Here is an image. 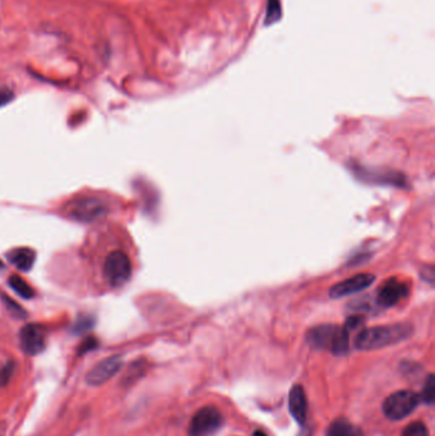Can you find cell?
<instances>
[{
    "label": "cell",
    "instance_id": "obj_15",
    "mask_svg": "<svg viewBox=\"0 0 435 436\" xmlns=\"http://www.w3.org/2000/svg\"><path fill=\"white\" fill-rule=\"evenodd\" d=\"M282 17L281 3L280 0H268L267 4V12H266V26L274 25L279 22Z\"/></svg>",
    "mask_w": 435,
    "mask_h": 436
},
{
    "label": "cell",
    "instance_id": "obj_7",
    "mask_svg": "<svg viewBox=\"0 0 435 436\" xmlns=\"http://www.w3.org/2000/svg\"><path fill=\"white\" fill-rule=\"evenodd\" d=\"M374 281H375V276L372 273L355 274L347 280L336 283L335 286L329 290V296L332 299H341V298L354 295L371 287Z\"/></svg>",
    "mask_w": 435,
    "mask_h": 436
},
{
    "label": "cell",
    "instance_id": "obj_14",
    "mask_svg": "<svg viewBox=\"0 0 435 436\" xmlns=\"http://www.w3.org/2000/svg\"><path fill=\"white\" fill-rule=\"evenodd\" d=\"M8 283H10V287L14 290V292H17L21 298H23L26 300H30V299L34 298L35 293H34L32 287L25 280H22L19 276H12V277H10Z\"/></svg>",
    "mask_w": 435,
    "mask_h": 436
},
{
    "label": "cell",
    "instance_id": "obj_8",
    "mask_svg": "<svg viewBox=\"0 0 435 436\" xmlns=\"http://www.w3.org/2000/svg\"><path fill=\"white\" fill-rule=\"evenodd\" d=\"M19 342L25 354L36 356L45 350L46 335L40 324H27L19 332Z\"/></svg>",
    "mask_w": 435,
    "mask_h": 436
},
{
    "label": "cell",
    "instance_id": "obj_1",
    "mask_svg": "<svg viewBox=\"0 0 435 436\" xmlns=\"http://www.w3.org/2000/svg\"><path fill=\"white\" fill-rule=\"evenodd\" d=\"M412 333L414 328L408 323L365 328L355 338V347L362 351L381 350L406 341Z\"/></svg>",
    "mask_w": 435,
    "mask_h": 436
},
{
    "label": "cell",
    "instance_id": "obj_13",
    "mask_svg": "<svg viewBox=\"0 0 435 436\" xmlns=\"http://www.w3.org/2000/svg\"><path fill=\"white\" fill-rule=\"evenodd\" d=\"M327 436H364L362 430L344 418L336 420L327 431Z\"/></svg>",
    "mask_w": 435,
    "mask_h": 436
},
{
    "label": "cell",
    "instance_id": "obj_3",
    "mask_svg": "<svg viewBox=\"0 0 435 436\" xmlns=\"http://www.w3.org/2000/svg\"><path fill=\"white\" fill-rule=\"evenodd\" d=\"M420 403V396L412 391H399L390 394L383 403V413L392 421H399L411 415Z\"/></svg>",
    "mask_w": 435,
    "mask_h": 436
},
{
    "label": "cell",
    "instance_id": "obj_22",
    "mask_svg": "<svg viewBox=\"0 0 435 436\" xmlns=\"http://www.w3.org/2000/svg\"><path fill=\"white\" fill-rule=\"evenodd\" d=\"M253 436H267V434L263 433L262 430H257V431H254Z\"/></svg>",
    "mask_w": 435,
    "mask_h": 436
},
{
    "label": "cell",
    "instance_id": "obj_2",
    "mask_svg": "<svg viewBox=\"0 0 435 436\" xmlns=\"http://www.w3.org/2000/svg\"><path fill=\"white\" fill-rule=\"evenodd\" d=\"M309 345L316 350H327L336 356H342L350 348V330L335 324H322L307 333Z\"/></svg>",
    "mask_w": 435,
    "mask_h": 436
},
{
    "label": "cell",
    "instance_id": "obj_10",
    "mask_svg": "<svg viewBox=\"0 0 435 436\" xmlns=\"http://www.w3.org/2000/svg\"><path fill=\"white\" fill-rule=\"evenodd\" d=\"M408 293L406 283L396 278H390L386 282L378 292V302L383 308H392L403 300Z\"/></svg>",
    "mask_w": 435,
    "mask_h": 436
},
{
    "label": "cell",
    "instance_id": "obj_21",
    "mask_svg": "<svg viewBox=\"0 0 435 436\" xmlns=\"http://www.w3.org/2000/svg\"><path fill=\"white\" fill-rule=\"evenodd\" d=\"M14 95L8 88H0V106H4L13 100Z\"/></svg>",
    "mask_w": 435,
    "mask_h": 436
},
{
    "label": "cell",
    "instance_id": "obj_9",
    "mask_svg": "<svg viewBox=\"0 0 435 436\" xmlns=\"http://www.w3.org/2000/svg\"><path fill=\"white\" fill-rule=\"evenodd\" d=\"M123 366V359L120 356H110L93 366L89 374L86 375V382L90 385L97 387L110 380L120 372Z\"/></svg>",
    "mask_w": 435,
    "mask_h": 436
},
{
    "label": "cell",
    "instance_id": "obj_6",
    "mask_svg": "<svg viewBox=\"0 0 435 436\" xmlns=\"http://www.w3.org/2000/svg\"><path fill=\"white\" fill-rule=\"evenodd\" d=\"M104 273L111 286H121L132 276L130 259L123 252H113L104 264Z\"/></svg>",
    "mask_w": 435,
    "mask_h": 436
},
{
    "label": "cell",
    "instance_id": "obj_11",
    "mask_svg": "<svg viewBox=\"0 0 435 436\" xmlns=\"http://www.w3.org/2000/svg\"><path fill=\"white\" fill-rule=\"evenodd\" d=\"M289 409L299 425H304L308 415V400L301 385H295L289 394Z\"/></svg>",
    "mask_w": 435,
    "mask_h": 436
},
{
    "label": "cell",
    "instance_id": "obj_16",
    "mask_svg": "<svg viewBox=\"0 0 435 436\" xmlns=\"http://www.w3.org/2000/svg\"><path fill=\"white\" fill-rule=\"evenodd\" d=\"M435 400V378L433 374H430L426 379L425 387L420 396V402H424L427 406L434 404Z\"/></svg>",
    "mask_w": 435,
    "mask_h": 436
},
{
    "label": "cell",
    "instance_id": "obj_18",
    "mask_svg": "<svg viewBox=\"0 0 435 436\" xmlns=\"http://www.w3.org/2000/svg\"><path fill=\"white\" fill-rule=\"evenodd\" d=\"M13 370H14V363H5L4 366L0 367V387H4L8 384L12 375H13Z\"/></svg>",
    "mask_w": 435,
    "mask_h": 436
},
{
    "label": "cell",
    "instance_id": "obj_20",
    "mask_svg": "<svg viewBox=\"0 0 435 436\" xmlns=\"http://www.w3.org/2000/svg\"><path fill=\"white\" fill-rule=\"evenodd\" d=\"M93 324L92 318H87V317H83V318L78 319L77 324H75V332L81 333V332H86L87 329H90Z\"/></svg>",
    "mask_w": 435,
    "mask_h": 436
},
{
    "label": "cell",
    "instance_id": "obj_12",
    "mask_svg": "<svg viewBox=\"0 0 435 436\" xmlns=\"http://www.w3.org/2000/svg\"><path fill=\"white\" fill-rule=\"evenodd\" d=\"M7 258L17 269L22 272H28L35 264L36 253L30 247H17L10 250Z\"/></svg>",
    "mask_w": 435,
    "mask_h": 436
},
{
    "label": "cell",
    "instance_id": "obj_19",
    "mask_svg": "<svg viewBox=\"0 0 435 436\" xmlns=\"http://www.w3.org/2000/svg\"><path fill=\"white\" fill-rule=\"evenodd\" d=\"M97 346H99L97 339H96L95 337H89V338H86V339L83 341V343L80 346V350H78V352H80V354H86V352H89V351L95 350V348H96Z\"/></svg>",
    "mask_w": 435,
    "mask_h": 436
},
{
    "label": "cell",
    "instance_id": "obj_23",
    "mask_svg": "<svg viewBox=\"0 0 435 436\" xmlns=\"http://www.w3.org/2000/svg\"><path fill=\"white\" fill-rule=\"evenodd\" d=\"M3 267H4V264H3V262H1V261H0V269H1V268H3Z\"/></svg>",
    "mask_w": 435,
    "mask_h": 436
},
{
    "label": "cell",
    "instance_id": "obj_17",
    "mask_svg": "<svg viewBox=\"0 0 435 436\" xmlns=\"http://www.w3.org/2000/svg\"><path fill=\"white\" fill-rule=\"evenodd\" d=\"M401 436H430V433L425 424L416 421V422H411L410 425L405 427Z\"/></svg>",
    "mask_w": 435,
    "mask_h": 436
},
{
    "label": "cell",
    "instance_id": "obj_5",
    "mask_svg": "<svg viewBox=\"0 0 435 436\" xmlns=\"http://www.w3.org/2000/svg\"><path fill=\"white\" fill-rule=\"evenodd\" d=\"M222 415L216 407H203L191 418L189 424V435H212L222 426Z\"/></svg>",
    "mask_w": 435,
    "mask_h": 436
},
{
    "label": "cell",
    "instance_id": "obj_4",
    "mask_svg": "<svg viewBox=\"0 0 435 436\" xmlns=\"http://www.w3.org/2000/svg\"><path fill=\"white\" fill-rule=\"evenodd\" d=\"M67 209L73 219L84 223L97 221L99 218L104 217L108 212V207L104 200L92 197L73 200Z\"/></svg>",
    "mask_w": 435,
    "mask_h": 436
}]
</instances>
